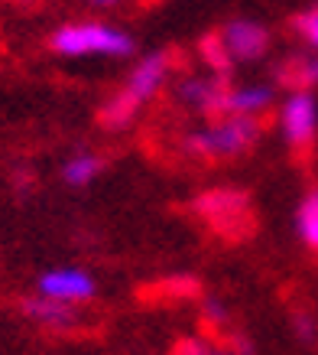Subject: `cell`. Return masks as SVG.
<instances>
[{"label":"cell","instance_id":"obj_1","mask_svg":"<svg viewBox=\"0 0 318 355\" xmlns=\"http://www.w3.org/2000/svg\"><path fill=\"white\" fill-rule=\"evenodd\" d=\"M53 49L68 59H82V55H111V59H124L133 53V40L130 33L107 26V23H65L53 33Z\"/></svg>","mask_w":318,"mask_h":355},{"label":"cell","instance_id":"obj_2","mask_svg":"<svg viewBox=\"0 0 318 355\" xmlns=\"http://www.w3.org/2000/svg\"><path fill=\"white\" fill-rule=\"evenodd\" d=\"M260 134V124L250 114H224L218 124L191 130L185 137V150L195 157H237Z\"/></svg>","mask_w":318,"mask_h":355},{"label":"cell","instance_id":"obj_3","mask_svg":"<svg viewBox=\"0 0 318 355\" xmlns=\"http://www.w3.org/2000/svg\"><path fill=\"white\" fill-rule=\"evenodd\" d=\"M279 124L292 150H308L318 134V105L308 88H296L279 111Z\"/></svg>","mask_w":318,"mask_h":355},{"label":"cell","instance_id":"obj_4","mask_svg":"<svg viewBox=\"0 0 318 355\" xmlns=\"http://www.w3.org/2000/svg\"><path fill=\"white\" fill-rule=\"evenodd\" d=\"M39 293L62 303H85L95 297V280L78 268H59L39 277Z\"/></svg>","mask_w":318,"mask_h":355},{"label":"cell","instance_id":"obj_5","mask_svg":"<svg viewBox=\"0 0 318 355\" xmlns=\"http://www.w3.org/2000/svg\"><path fill=\"white\" fill-rule=\"evenodd\" d=\"M224 43H227V49H231L234 62L241 59V62H254V59H260V55L270 49V33H266V26H260V23L254 20H234L227 23V30L221 33Z\"/></svg>","mask_w":318,"mask_h":355},{"label":"cell","instance_id":"obj_6","mask_svg":"<svg viewBox=\"0 0 318 355\" xmlns=\"http://www.w3.org/2000/svg\"><path fill=\"white\" fill-rule=\"evenodd\" d=\"M227 92L224 76L218 78H185L179 85V98L189 101L191 108H198L202 114H227Z\"/></svg>","mask_w":318,"mask_h":355},{"label":"cell","instance_id":"obj_7","mask_svg":"<svg viewBox=\"0 0 318 355\" xmlns=\"http://www.w3.org/2000/svg\"><path fill=\"white\" fill-rule=\"evenodd\" d=\"M166 76H169V55H166V53H153V55H147L143 62H137V69L130 72L124 92H127L130 98H137L140 105H143V101H149V98L162 88Z\"/></svg>","mask_w":318,"mask_h":355},{"label":"cell","instance_id":"obj_8","mask_svg":"<svg viewBox=\"0 0 318 355\" xmlns=\"http://www.w3.org/2000/svg\"><path fill=\"white\" fill-rule=\"evenodd\" d=\"M195 209H198L208 222H214L218 228L237 225L241 216L247 212V196L234 193V189H214V193L198 196V199H195Z\"/></svg>","mask_w":318,"mask_h":355},{"label":"cell","instance_id":"obj_9","mask_svg":"<svg viewBox=\"0 0 318 355\" xmlns=\"http://www.w3.org/2000/svg\"><path fill=\"white\" fill-rule=\"evenodd\" d=\"M20 310L30 316V320H36L39 326H46V329H72L75 326V310L72 303H62V300H53V297H30V300L20 303Z\"/></svg>","mask_w":318,"mask_h":355},{"label":"cell","instance_id":"obj_10","mask_svg":"<svg viewBox=\"0 0 318 355\" xmlns=\"http://www.w3.org/2000/svg\"><path fill=\"white\" fill-rule=\"evenodd\" d=\"M270 105H273V88L270 85H241L227 92V114H250V118H256Z\"/></svg>","mask_w":318,"mask_h":355},{"label":"cell","instance_id":"obj_11","mask_svg":"<svg viewBox=\"0 0 318 355\" xmlns=\"http://www.w3.org/2000/svg\"><path fill=\"white\" fill-rule=\"evenodd\" d=\"M296 228H299V238H302L312 251H318V189H312V193L299 202Z\"/></svg>","mask_w":318,"mask_h":355},{"label":"cell","instance_id":"obj_12","mask_svg":"<svg viewBox=\"0 0 318 355\" xmlns=\"http://www.w3.org/2000/svg\"><path fill=\"white\" fill-rule=\"evenodd\" d=\"M137 111H140V101L137 98H130L127 92L120 88L104 108H101V121H104L107 128H124V124H130V121L137 118Z\"/></svg>","mask_w":318,"mask_h":355},{"label":"cell","instance_id":"obj_13","mask_svg":"<svg viewBox=\"0 0 318 355\" xmlns=\"http://www.w3.org/2000/svg\"><path fill=\"white\" fill-rule=\"evenodd\" d=\"M101 166H104V163L97 160L95 153H78V157H72V160L62 166V180L68 186H88L97 173H101Z\"/></svg>","mask_w":318,"mask_h":355},{"label":"cell","instance_id":"obj_14","mask_svg":"<svg viewBox=\"0 0 318 355\" xmlns=\"http://www.w3.org/2000/svg\"><path fill=\"white\" fill-rule=\"evenodd\" d=\"M202 59L212 65L218 76H227L231 65H234L231 49H227V43H224V36H218V33H212V36H205L202 40Z\"/></svg>","mask_w":318,"mask_h":355},{"label":"cell","instance_id":"obj_15","mask_svg":"<svg viewBox=\"0 0 318 355\" xmlns=\"http://www.w3.org/2000/svg\"><path fill=\"white\" fill-rule=\"evenodd\" d=\"M292 23H296V30L302 33V40H306L312 49H318V7H312V10H306V13H299Z\"/></svg>","mask_w":318,"mask_h":355},{"label":"cell","instance_id":"obj_16","mask_svg":"<svg viewBox=\"0 0 318 355\" xmlns=\"http://www.w3.org/2000/svg\"><path fill=\"white\" fill-rule=\"evenodd\" d=\"M292 329H296V336L299 339H302V343H312V339H315V320H312V316H308V313H292Z\"/></svg>","mask_w":318,"mask_h":355},{"label":"cell","instance_id":"obj_17","mask_svg":"<svg viewBox=\"0 0 318 355\" xmlns=\"http://www.w3.org/2000/svg\"><path fill=\"white\" fill-rule=\"evenodd\" d=\"M299 85H318V55L315 59H306V62L296 65V72H292Z\"/></svg>","mask_w":318,"mask_h":355},{"label":"cell","instance_id":"obj_18","mask_svg":"<svg viewBox=\"0 0 318 355\" xmlns=\"http://www.w3.org/2000/svg\"><path fill=\"white\" fill-rule=\"evenodd\" d=\"M172 355H214L212 345H205L202 339H182Z\"/></svg>","mask_w":318,"mask_h":355},{"label":"cell","instance_id":"obj_19","mask_svg":"<svg viewBox=\"0 0 318 355\" xmlns=\"http://www.w3.org/2000/svg\"><path fill=\"white\" fill-rule=\"evenodd\" d=\"M95 3H101V7H114L117 0H95Z\"/></svg>","mask_w":318,"mask_h":355},{"label":"cell","instance_id":"obj_20","mask_svg":"<svg viewBox=\"0 0 318 355\" xmlns=\"http://www.w3.org/2000/svg\"><path fill=\"white\" fill-rule=\"evenodd\" d=\"M214 355H234V352H227V349H214Z\"/></svg>","mask_w":318,"mask_h":355},{"label":"cell","instance_id":"obj_21","mask_svg":"<svg viewBox=\"0 0 318 355\" xmlns=\"http://www.w3.org/2000/svg\"><path fill=\"white\" fill-rule=\"evenodd\" d=\"M13 3H30V0H13Z\"/></svg>","mask_w":318,"mask_h":355}]
</instances>
